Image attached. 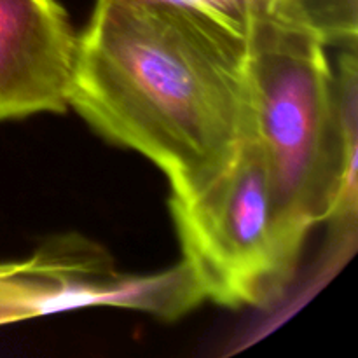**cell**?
<instances>
[{
  "label": "cell",
  "mask_w": 358,
  "mask_h": 358,
  "mask_svg": "<svg viewBox=\"0 0 358 358\" xmlns=\"http://www.w3.org/2000/svg\"><path fill=\"white\" fill-rule=\"evenodd\" d=\"M69 107L152 161L173 198H191L250 133L247 42L173 7L96 0L77 38Z\"/></svg>",
  "instance_id": "1"
},
{
  "label": "cell",
  "mask_w": 358,
  "mask_h": 358,
  "mask_svg": "<svg viewBox=\"0 0 358 358\" xmlns=\"http://www.w3.org/2000/svg\"><path fill=\"white\" fill-rule=\"evenodd\" d=\"M77 38L56 0H0V121L69 108Z\"/></svg>",
  "instance_id": "5"
},
{
  "label": "cell",
  "mask_w": 358,
  "mask_h": 358,
  "mask_svg": "<svg viewBox=\"0 0 358 358\" xmlns=\"http://www.w3.org/2000/svg\"><path fill=\"white\" fill-rule=\"evenodd\" d=\"M247 77L276 233L299 259L311 227L355 219L357 66H339L334 84L324 42L271 14L248 34Z\"/></svg>",
  "instance_id": "2"
},
{
  "label": "cell",
  "mask_w": 358,
  "mask_h": 358,
  "mask_svg": "<svg viewBox=\"0 0 358 358\" xmlns=\"http://www.w3.org/2000/svg\"><path fill=\"white\" fill-rule=\"evenodd\" d=\"M182 248L205 299L227 308L266 306L297 266L273 219L268 171L248 133L229 166L191 198H170Z\"/></svg>",
  "instance_id": "3"
},
{
  "label": "cell",
  "mask_w": 358,
  "mask_h": 358,
  "mask_svg": "<svg viewBox=\"0 0 358 358\" xmlns=\"http://www.w3.org/2000/svg\"><path fill=\"white\" fill-rule=\"evenodd\" d=\"M203 299L184 261L154 275H128L103 247L80 234L56 236L24 261L0 264V325L87 306L173 320Z\"/></svg>",
  "instance_id": "4"
},
{
  "label": "cell",
  "mask_w": 358,
  "mask_h": 358,
  "mask_svg": "<svg viewBox=\"0 0 358 358\" xmlns=\"http://www.w3.org/2000/svg\"><path fill=\"white\" fill-rule=\"evenodd\" d=\"M187 13L247 42L255 21L271 16L276 0H140Z\"/></svg>",
  "instance_id": "7"
},
{
  "label": "cell",
  "mask_w": 358,
  "mask_h": 358,
  "mask_svg": "<svg viewBox=\"0 0 358 358\" xmlns=\"http://www.w3.org/2000/svg\"><path fill=\"white\" fill-rule=\"evenodd\" d=\"M273 16L329 44H355L357 0H276Z\"/></svg>",
  "instance_id": "6"
}]
</instances>
